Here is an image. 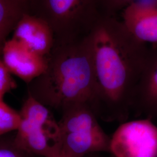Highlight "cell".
<instances>
[{
  "mask_svg": "<svg viewBox=\"0 0 157 157\" xmlns=\"http://www.w3.org/2000/svg\"><path fill=\"white\" fill-rule=\"evenodd\" d=\"M86 37L94 73L91 108L102 121L126 122L150 47L135 39L118 17L101 15Z\"/></svg>",
  "mask_w": 157,
  "mask_h": 157,
  "instance_id": "obj_1",
  "label": "cell"
},
{
  "mask_svg": "<svg viewBox=\"0 0 157 157\" xmlns=\"http://www.w3.org/2000/svg\"><path fill=\"white\" fill-rule=\"evenodd\" d=\"M47 59L45 72L28 84V93L59 111L75 103L86 102L91 106L94 73L87 37L55 41Z\"/></svg>",
  "mask_w": 157,
  "mask_h": 157,
  "instance_id": "obj_2",
  "label": "cell"
},
{
  "mask_svg": "<svg viewBox=\"0 0 157 157\" xmlns=\"http://www.w3.org/2000/svg\"><path fill=\"white\" fill-rule=\"evenodd\" d=\"M61 112L55 157H84L110 152L111 137L102 129L89 104L75 103L64 108Z\"/></svg>",
  "mask_w": 157,
  "mask_h": 157,
  "instance_id": "obj_3",
  "label": "cell"
},
{
  "mask_svg": "<svg viewBox=\"0 0 157 157\" xmlns=\"http://www.w3.org/2000/svg\"><path fill=\"white\" fill-rule=\"evenodd\" d=\"M28 12L45 21L57 41L84 37L102 15L97 0H29Z\"/></svg>",
  "mask_w": 157,
  "mask_h": 157,
  "instance_id": "obj_4",
  "label": "cell"
},
{
  "mask_svg": "<svg viewBox=\"0 0 157 157\" xmlns=\"http://www.w3.org/2000/svg\"><path fill=\"white\" fill-rule=\"evenodd\" d=\"M115 157H157V126L149 118L122 123L111 137Z\"/></svg>",
  "mask_w": 157,
  "mask_h": 157,
  "instance_id": "obj_5",
  "label": "cell"
},
{
  "mask_svg": "<svg viewBox=\"0 0 157 157\" xmlns=\"http://www.w3.org/2000/svg\"><path fill=\"white\" fill-rule=\"evenodd\" d=\"M1 57L10 72L28 84L44 73L47 66V57L13 37L6 40Z\"/></svg>",
  "mask_w": 157,
  "mask_h": 157,
  "instance_id": "obj_6",
  "label": "cell"
},
{
  "mask_svg": "<svg viewBox=\"0 0 157 157\" xmlns=\"http://www.w3.org/2000/svg\"><path fill=\"white\" fill-rule=\"evenodd\" d=\"M119 18L140 43L157 45V0H139L127 6Z\"/></svg>",
  "mask_w": 157,
  "mask_h": 157,
  "instance_id": "obj_7",
  "label": "cell"
},
{
  "mask_svg": "<svg viewBox=\"0 0 157 157\" xmlns=\"http://www.w3.org/2000/svg\"><path fill=\"white\" fill-rule=\"evenodd\" d=\"M144 118L157 119V47L150 48L135 88L132 105Z\"/></svg>",
  "mask_w": 157,
  "mask_h": 157,
  "instance_id": "obj_8",
  "label": "cell"
},
{
  "mask_svg": "<svg viewBox=\"0 0 157 157\" xmlns=\"http://www.w3.org/2000/svg\"><path fill=\"white\" fill-rule=\"evenodd\" d=\"M14 39L41 56L47 57L52 50L55 36L50 26L29 12L23 13L13 32Z\"/></svg>",
  "mask_w": 157,
  "mask_h": 157,
  "instance_id": "obj_9",
  "label": "cell"
},
{
  "mask_svg": "<svg viewBox=\"0 0 157 157\" xmlns=\"http://www.w3.org/2000/svg\"><path fill=\"white\" fill-rule=\"evenodd\" d=\"M26 11L11 0H0V56L3 45Z\"/></svg>",
  "mask_w": 157,
  "mask_h": 157,
  "instance_id": "obj_10",
  "label": "cell"
},
{
  "mask_svg": "<svg viewBox=\"0 0 157 157\" xmlns=\"http://www.w3.org/2000/svg\"><path fill=\"white\" fill-rule=\"evenodd\" d=\"M21 121L19 112L6 104L4 100H0V137L17 132Z\"/></svg>",
  "mask_w": 157,
  "mask_h": 157,
  "instance_id": "obj_11",
  "label": "cell"
},
{
  "mask_svg": "<svg viewBox=\"0 0 157 157\" xmlns=\"http://www.w3.org/2000/svg\"><path fill=\"white\" fill-rule=\"evenodd\" d=\"M0 157H40L33 155L17 146L15 135H6L0 137Z\"/></svg>",
  "mask_w": 157,
  "mask_h": 157,
  "instance_id": "obj_12",
  "label": "cell"
},
{
  "mask_svg": "<svg viewBox=\"0 0 157 157\" xmlns=\"http://www.w3.org/2000/svg\"><path fill=\"white\" fill-rule=\"evenodd\" d=\"M139 0H97L102 15L118 17L127 6Z\"/></svg>",
  "mask_w": 157,
  "mask_h": 157,
  "instance_id": "obj_13",
  "label": "cell"
},
{
  "mask_svg": "<svg viewBox=\"0 0 157 157\" xmlns=\"http://www.w3.org/2000/svg\"><path fill=\"white\" fill-rule=\"evenodd\" d=\"M17 87L16 82L12 76L0 56V100H4L6 94Z\"/></svg>",
  "mask_w": 157,
  "mask_h": 157,
  "instance_id": "obj_14",
  "label": "cell"
},
{
  "mask_svg": "<svg viewBox=\"0 0 157 157\" xmlns=\"http://www.w3.org/2000/svg\"><path fill=\"white\" fill-rule=\"evenodd\" d=\"M11 1L15 3L17 5L21 6L26 11L28 12L29 0H11Z\"/></svg>",
  "mask_w": 157,
  "mask_h": 157,
  "instance_id": "obj_15",
  "label": "cell"
},
{
  "mask_svg": "<svg viewBox=\"0 0 157 157\" xmlns=\"http://www.w3.org/2000/svg\"><path fill=\"white\" fill-rule=\"evenodd\" d=\"M84 157H100L98 155V154H90L89 155H87Z\"/></svg>",
  "mask_w": 157,
  "mask_h": 157,
  "instance_id": "obj_16",
  "label": "cell"
}]
</instances>
